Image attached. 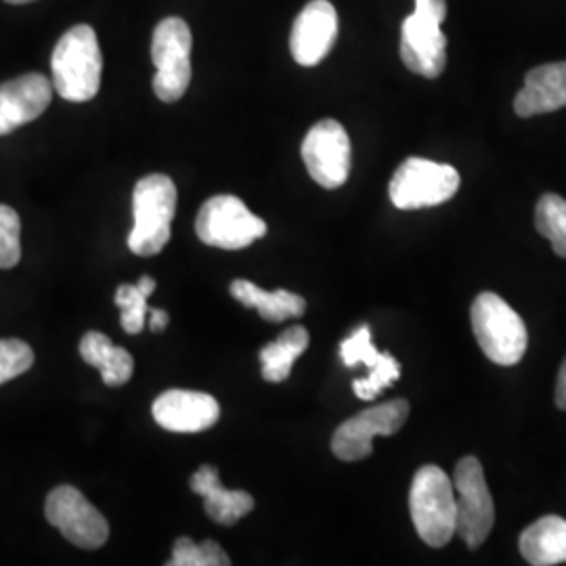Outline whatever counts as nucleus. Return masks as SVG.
<instances>
[{
	"label": "nucleus",
	"instance_id": "nucleus-9",
	"mask_svg": "<svg viewBox=\"0 0 566 566\" xmlns=\"http://www.w3.org/2000/svg\"><path fill=\"white\" fill-rule=\"evenodd\" d=\"M453 489L458 493V535L465 546L474 549L485 542L495 523V507L485 472L474 455H465L455 465Z\"/></svg>",
	"mask_w": 566,
	"mask_h": 566
},
{
	"label": "nucleus",
	"instance_id": "nucleus-32",
	"mask_svg": "<svg viewBox=\"0 0 566 566\" xmlns=\"http://www.w3.org/2000/svg\"><path fill=\"white\" fill-rule=\"evenodd\" d=\"M9 4H28V2H34V0H4Z\"/></svg>",
	"mask_w": 566,
	"mask_h": 566
},
{
	"label": "nucleus",
	"instance_id": "nucleus-29",
	"mask_svg": "<svg viewBox=\"0 0 566 566\" xmlns=\"http://www.w3.org/2000/svg\"><path fill=\"white\" fill-rule=\"evenodd\" d=\"M168 322H170V317H168L166 311H163V308H151V306H149V329H151V332H164Z\"/></svg>",
	"mask_w": 566,
	"mask_h": 566
},
{
	"label": "nucleus",
	"instance_id": "nucleus-18",
	"mask_svg": "<svg viewBox=\"0 0 566 566\" xmlns=\"http://www.w3.org/2000/svg\"><path fill=\"white\" fill-rule=\"evenodd\" d=\"M521 554L528 565L554 566L566 563V521L544 516L526 526L521 535Z\"/></svg>",
	"mask_w": 566,
	"mask_h": 566
},
{
	"label": "nucleus",
	"instance_id": "nucleus-11",
	"mask_svg": "<svg viewBox=\"0 0 566 566\" xmlns=\"http://www.w3.org/2000/svg\"><path fill=\"white\" fill-rule=\"evenodd\" d=\"M409 403L392 399L388 403L369 407L355 418L346 420L332 437V451L343 462H361L374 451L376 437H390L407 422Z\"/></svg>",
	"mask_w": 566,
	"mask_h": 566
},
{
	"label": "nucleus",
	"instance_id": "nucleus-15",
	"mask_svg": "<svg viewBox=\"0 0 566 566\" xmlns=\"http://www.w3.org/2000/svg\"><path fill=\"white\" fill-rule=\"evenodd\" d=\"M53 82L42 74H23L0 84V137L41 118L53 99Z\"/></svg>",
	"mask_w": 566,
	"mask_h": 566
},
{
	"label": "nucleus",
	"instance_id": "nucleus-13",
	"mask_svg": "<svg viewBox=\"0 0 566 566\" xmlns=\"http://www.w3.org/2000/svg\"><path fill=\"white\" fill-rule=\"evenodd\" d=\"M338 39V13L329 0H311L292 25L290 51L304 67H313L329 55Z\"/></svg>",
	"mask_w": 566,
	"mask_h": 566
},
{
	"label": "nucleus",
	"instance_id": "nucleus-19",
	"mask_svg": "<svg viewBox=\"0 0 566 566\" xmlns=\"http://www.w3.org/2000/svg\"><path fill=\"white\" fill-rule=\"evenodd\" d=\"M231 296L248 308H256L264 322H273V324L296 319L306 313V301L303 296L292 294L287 290L266 292L263 287L245 280L231 283Z\"/></svg>",
	"mask_w": 566,
	"mask_h": 566
},
{
	"label": "nucleus",
	"instance_id": "nucleus-23",
	"mask_svg": "<svg viewBox=\"0 0 566 566\" xmlns=\"http://www.w3.org/2000/svg\"><path fill=\"white\" fill-rule=\"evenodd\" d=\"M231 565L227 552L212 539L196 544L189 537H179L172 547L168 566H227Z\"/></svg>",
	"mask_w": 566,
	"mask_h": 566
},
{
	"label": "nucleus",
	"instance_id": "nucleus-28",
	"mask_svg": "<svg viewBox=\"0 0 566 566\" xmlns=\"http://www.w3.org/2000/svg\"><path fill=\"white\" fill-rule=\"evenodd\" d=\"M399 376H401V367H399L397 359L392 355L386 353L382 364L374 367V369H369L367 378L353 382V390H355V395L361 401H371V399H376L382 392V388L397 382Z\"/></svg>",
	"mask_w": 566,
	"mask_h": 566
},
{
	"label": "nucleus",
	"instance_id": "nucleus-12",
	"mask_svg": "<svg viewBox=\"0 0 566 566\" xmlns=\"http://www.w3.org/2000/svg\"><path fill=\"white\" fill-rule=\"evenodd\" d=\"M303 160L317 185L325 189L343 187L350 172V139L343 124L317 122L304 137Z\"/></svg>",
	"mask_w": 566,
	"mask_h": 566
},
{
	"label": "nucleus",
	"instance_id": "nucleus-5",
	"mask_svg": "<svg viewBox=\"0 0 566 566\" xmlns=\"http://www.w3.org/2000/svg\"><path fill=\"white\" fill-rule=\"evenodd\" d=\"M446 18L447 0H416V11L401 28V60L413 74L430 81L446 72Z\"/></svg>",
	"mask_w": 566,
	"mask_h": 566
},
{
	"label": "nucleus",
	"instance_id": "nucleus-21",
	"mask_svg": "<svg viewBox=\"0 0 566 566\" xmlns=\"http://www.w3.org/2000/svg\"><path fill=\"white\" fill-rule=\"evenodd\" d=\"M308 348V332L303 325H292L275 343L266 344L261 350L263 378L266 382L280 385L290 378L292 365Z\"/></svg>",
	"mask_w": 566,
	"mask_h": 566
},
{
	"label": "nucleus",
	"instance_id": "nucleus-31",
	"mask_svg": "<svg viewBox=\"0 0 566 566\" xmlns=\"http://www.w3.org/2000/svg\"><path fill=\"white\" fill-rule=\"evenodd\" d=\"M137 285H139V290H142L143 294H145L147 298L156 292V280H154V277H149V275H143Z\"/></svg>",
	"mask_w": 566,
	"mask_h": 566
},
{
	"label": "nucleus",
	"instance_id": "nucleus-25",
	"mask_svg": "<svg viewBox=\"0 0 566 566\" xmlns=\"http://www.w3.org/2000/svg\"><path fill=\"white\" fill-rule=\"evenodd\" d=\"M20 214L0 203V269H13L21 261Z\"/></svg>",
	"mask_w": 566,
	"mask_h": 566
},
{
	"label": "nucleus",
	"instance_id": "nucleus-4",
	"mask_svg": "<svg viewBox=\"0 0 566 566\" xmlns=\"http://www.w3.org/2000/svg\"><path fill=\"white\" fill-rule=\"evenodd\" d=\"M476 343L493 364L516 365L526 353L528 334L523 317L493 292H483L470 311Z\"/></svg>",
	"mask_w": 566,
	"mask_h": 566
},
{
	"label": "nucleus",
	"instance_id": "nucleus-20",
	"mask_svg": "<svg viewBox=\"0 0 566 566\" xmlns=\"http://www.w3.org/2000/svg\"><path fill=\"white\" fill-rule=\"evenodd\" d=\"M81 357L102 371L103 385L122 386L133 378L135 361L130 353L116 346L102 332H88L81 340Z\"/></svg>",
	"mask_w": 566,
	"mask_h": 566
},
{
	"label": "nucleus",
	"instance_id": "nucleus-14",
	"mask_svg": "<svg viewBox=\"0 0 566 566\" xmlns=\"http://www.w3.org/2000/svg\"><path fill=\"white\" fill-rule=\"evenodd\" d=\"M154 420L170 432H202L217 424L221 405L206 392L196 390H166L151 407Z\"/></svg>",
	"mask_w": 566,
	"mask_h": 566
},
{
	"label": "nucleus",
	"instance_id": "nucleus-16",
	"mask_svg": "<svg viewBox=\"0 0 566 566\" xmlns=\"http://www.w3.org/2000/svg\"><path fill=\"white\" fill-rule=\"evenodd\" d=\"M563 107H566V61L533 67L514 99V112L521 118H533Z\"/></svg>",
	"mask_w": 566,
	"mask_h": 566
},
{
	"label": "nucleus",
	"instance_id": "nucleus-8",
	"mask_svg": "<svg viewBox=\"0 0 566 566\" xmlns=\"http://www.w3.org/2000/svg\"><path fill=\"white\" fill-rule=\"evenodd\" d=\"M200 242L221 250H242L261 240L266 223L252 214L235 196H214L203 203L196 219Z\"/></svg>",
	"mask_w": 566,
	"mask_h": 566
},
{
	"label": "nucleus",
	"instance_id": "nucleus-24",
	"mask_svg": "<svg viewBox=\"0 0 566 566\" xmlns=\"http://www.w3.org/2000/svg\"><path fill=\"white\" fill-rule=\"evenodd\" d=\"M116 304L122 311V329L130 336L142 334L149 317V306H147V296L139 290V285H130V283L120 285L116 290Z\"/></svg>",
	"mask_w": 566,
	"mask_h": 566
},
{
	"label": "nucleus",
	"instance_id": "nucleus-17",
	"mask_svg": "<svg viewBox=\"0 0 566 566\" xmlns=\"http://www.w3.org/2000/svg\"><path fill=\"white\" fill-rule=\"evenodd\" d=\"M191 491L202 495L206 514L219 525H235L254 510V497L242 489H224L214 465H202L191 476Z\"/></svg>",
	"mask_w": 566,
	"mask_h": 566
},
{
	"label": "nucleus",
	"instance_id": "nucleus-22",
	"mask_svg": "<svg viewBox=\"0 0 566 566\" xmlns=\"http://www.w3.org/2000/svg\"><path fill=\"white\" fill-rule=\"evenodd\" d=\"M535 229L549 240L552 250L566 259V200L546 193L535 208Z\"/></svg>",
	"mask_w": 566,
	"mask_h": 566
},
{
	"label": "nucleus",
	"instance_id": "nucleus-3",
	"mask_svg": "<svg viewBox=\"0 0 566 566\" xmlns=\"http://www.w3.org/2000/svg\"><path fill=\"white\" fill-rule=\"evenodd\" d=\"M177 212V185L166 175H147L135 185V224L128 248L137 256H156L170 242V224Z\"/></svg>",
	"mask_w": 566,
	"mask_h": 566
},
{
	"label": "nucleus",
	"instance_id": "nucleus-10",
	"mask_svg": "<svg viewBox=\"0 0 566 566\" xmlns=\"http://www.w3.org/2000/svg\"><path fill=\"white\" fill-rule=\"evenodd\" d=\"M44 516L49 525L55 526L67 542L82 549L105 546L109 537V525L105 516L76 486H55L46 495Z\"/></svg>",
	"mask_w": 566,
	"mask_h": 566
},
{
	"label": "nucleus",
	"instance_id": "nucleus-7",
	"mask_svg": "<svg viewBox=\"0 0 566 566\" xmlns=\"http://www.w3.org/2000/svg\"><path fill=\"white\" fill-rule=\"evenodd\" d=\"M458 189L460 172L453 166L409 158L397 168L388 193L399 210H420L449 202Z\"/></svg>",
	"mask_w": 566,
	"mask_h": 566
},
{
	"label": "nucleus",
	"instance_id": "nucleus-30",
	"mask_svg": "<svg viewBox=\"0 0 566 566\" xmlns=\"http://www.w3.org/2000/svg\"><path fill=\"white\" fill-rule=\"evenodd\" d=\"M556 405H558V409L566 411V357L560 365L558 380H556Z\"/></svg>",
	"mask_w": 566,
	"mask_h": 566
},
{
	"label": "nucleus",
	"instance_id": "nucleus-1",
	"mask_svg": "<svg viewBox=\"0 0 566 566\" xmlns=\"http://www.w3.org/2000/svg\"><path fill=\"white\" fill-rule=\"evenodd\" d=\"M103 57L91 25L70 28L55 44L51 57L53 86L65 102H91L102 86Z\"/></svg>",
	"mask_w": 566,
	"mask_h": 566
},
{
	"label": "nucleus",
	"instance_id": "nucleus-26",
	"mask_svg": "<svg viewBox=\"0 0 566 566\" xmlns=\"http://www.w3.org/2000/svg\"><path fill=\"white\" fill-rule=\"evenodd\" d=\"M34 365V350L20 338L0 340V385L20 378Z\"/></svg>",
	"mask_w": 566,
	"mask_h": 566
},
{
	"label": "nucleus",
	"instance_id": "nucleus-2",
	"mask_svg": "<svg viewBox=\"0 0 566 566\" xmlns=\"http://www.w3.org/2000/svg\"><path fill=\"white\" fill-rule=\"evenodd\" d=\"M409 512L418 535L430 547H443L458 533V502L453 481L439 465L416 472L409 491Z\"/></svg>",
	"mask_w": 566,
	"mask_h": 566
},
{
	"label": "nucleus",
	"instance_id": "nucleus-6",
	"mask_svg": "<svg viewBox=\"0 0 566 566\" xmlns=\"http://www.w3.org/2000/svg\"><path fill=\"white\" fill-rule=\"evenodd\" d=\"M191 30L181 18H166L154 30V93L164 103L181 99L191 82Z\"/></svg>",
	"mask_w": 566,
	"mask_h": 566
},
{
	"label": "nucleus",
	"instance_id": "nucleus-27",
	"mask_svg": "<svg viewBox=\"0 0 566 566\" xmlns=\"http://www.w3.org/2000/svg\"><path fill=\"white\" fill-rule=\"evenodd\" d=\"M340 355L346 367H355L357 364H365L369 369L382 364L386 353H380L371 343V332L367 325H361L355 334H350L343 346Z\"/></svg>",
	"mask_w": 566,
	"mask_h": 566
}]
</instances>
